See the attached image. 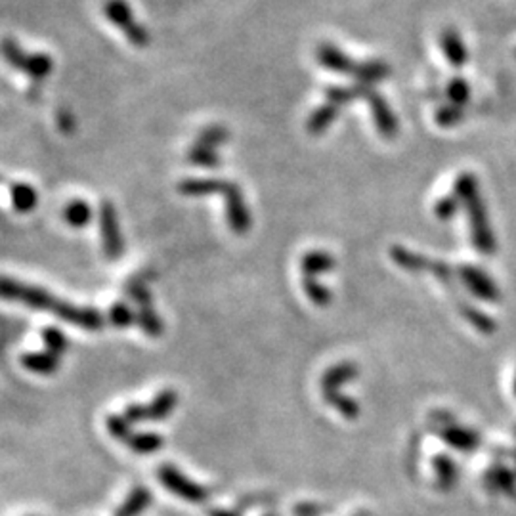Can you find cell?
I'll return each mask as SVG.
<instances>
[{
	"label": "cell",
	"mask_w": 516,
	"mask_h": 516,
	"mask_svg": "<svg viewBox=\"0 0 516 516\" xmlns=\"http://www.w3.org/2000/svg\"><path fill=\"white\" fill-rule=\"evenodd\" d=\"M0 299L27 304L36 310L52 312L56 317L64 319V322L86 331H100L106 324L104 316L94 309H81V306L59 301L52 293L41 287L21 284V281L10 278H0Z\"/></svg>",
	"instance_id": "obj_1"
},
{
	"label": "cell",
	"mask_w": 516,
	"mask_h": 516,
	"mask_svg": "<svg viewBox=\"0 0 516 516\" xmlns=\"http://www.w3.org/2000/svg\"><path fill=\"white\" fill-rule=\"evenodd\" d=\"M178 192L188 198H205V195H223L226 199V216L228 224L233 231L245 233L251 228V215L245 207L241 192L231 182L215 180V178H192L178 184Z\"/></svg>",
	"instance_id": "obj_2"
},
{
	"label": "cell",
	"mask_w": 516,
	"mask_h": 516,
	"mask_svg": "<svg viewBox=\"0 0 516 516\" xmlns=\"http://www.w3.org/2000/svg\"><path fill=\"white\" fill-rule=\"evenodd\" d=\"M0 54L8 61V64L16 71L23 73L29 77L33 86H41V82L51 75L54 69V59L46 52H27L26 48H21L14 39H6L0 43Z\"/></svg>",
	"instance_id": "obj_3"
},
{
	"label": "cell",
	"mask_w": 516,
	"mask_h": 516,
	"mask_svg": "<svg viewBox=\"0 0 516 516\" xmlns=\"http://www.w3.org/2000/svg\"><path fill=\"white\" fill-rule=\"evenodd\" d=\"M104 16L127 36V41L132 46H137V48L150 46L152 35L137 20V16H134V12L127 0H106Z\"/></svg>",
	"instance_id": "obj_4"
},
{
	"label": "cell",
	"mask_w": 516,
	"mask_h": 516,
	"mask_svg": "<svg viewBox=\"0 0 516 516\" xmlns=\"http://www.w3.org/2000/svg\"><path fill=\"white\" fill-rule=\"evenodd\" d=\"M178 403V395L176 390L167 388L161 395L155 396L150 403H132L122 413V417L130 423H145V421H163L167 417L176 410Z\"/></svg>",
	"instance_id": "obj_5"
},
{
	"label": "cell",
	"mask_w": 516,
	"mask_h": 516,
	"mask_svg": "<svg viewBox=\"0 0 516 516\" xmlns=\"http://www.w3.org/2000/svg\"><path fill=\"white\" fill-rule=\"evenodd\" d=\"M100 231L106 256L109 261H119L122 253H125V241H122L115 207L109 201H104L100 207Z\"/></svg>",
	"instance_id": "obj_6"
},
{
	"label": "cell",
	"mask_w": 516,
	"mask_h": 516,
	"mask_svg": "<svg viewBox=\"0 0 516 516\" xmlns=\"http://www.w3.org/2000/svg\"><path fill=\"white\" fill-rule=\"evenodd\" d=\"M21 364L26 370L33 373H41V375H52L58 367H59V356L52 352H27L23 354Z\"/></svg>",
	"instance_id": "obj_7"
},
{
	"label": "cell",
	"mask_w": 516,
	"mask_h": 516,
	"mask_svg": "<svg viewBox=\"0 0 516 516\" xmlns=\"http://www.w3.org/2000/svg\"><path fill=\"white\" fill-rule=\"evenodd\" d=\"M317 61L324 67H329L331 71H337V73H354L356 69L352 61L331 44H322L317 48Z\"/></svg>",
	"instance_id": "obj_8"
},
{
	"label": "cell",
	"mask_w": 516,
	"mask_h": 516,
	"mask_svg": "<svg viewBox=\"0 0 516 516\" xmlns=\"http://www.w3.org/2000/svg\"><path fill=\"white\" fill-rule=\"evenodd\" d=\"M10 198H12V205H14L16 211L21 215L31 213L33 208L36 207V203H39V195H36V190L26 182L12 184Z\"/></svg>",
	"instance_id": "obj_9"
},
{
	"label": "cell",
	"mask_w": 516,
	"mask_h": 516,
	"mask_svg": "<svg viewBox=\"0 0 516 516\" xmlns=\"http://www.w3.org/2000/svg\"><path fill=\"white\" fill-rule=\"evenodd\" d=\"M161 478H163V482L168 488L178 491V494H182V496H186L188 499H201L203 491L198 486H193L192 482H188L186 478H184L176 469H172L170 465H165L163 466V469H161Z\"/></svg>",
	"instance_id": "obj_10"
},
{
	"label": "cell",
	"mask_w": 516,
	"mask_h": 516,
	"mask_svg": "<svg viewBox=\"0 0 516 516\" xmlns=\"http://www.w3.org/2000/svg\"><path fill=\"white\" fill-rule=\"evenodd\" d=\"M440 44H442V51H444L446 58L451 61L453 66L459 67V66L466 64V48L456 31L448 29V31L442 33Z\"/></svg>",
	"instance_id": "obj_11"
},
{
	"label": "cell",
	"mask_w": 516,
	"mask_h": 516,
	"mask_svg": "<svg viewBox=\"0 0 516 516\" xmlns=\"http://www.w3.org/2000/svg\"><path fill=\"white\" fill-rule=\"evenodd\" d=\"M64 220L71 228H84L92 220V208L84 199H73L64 208Z\"/></svg>",
	"instance_id": "obj_12"
},
{
	"label": "cell",
	"mask_w": 516,
	"mask_h": 516,
	"mask_svg": "<svg viewBox=\"0 0 516 516\" xmlns=\"http://www.w3.org/2000/svg\"><path fill=\"white\" fill-rule=\"evenodd\" d=\"M188 161L195 167H203V168H215L220 165V157L218 153L213 150V147H207L195 142V145L190 150L188 153Z\"/></svg>",
	"instance_id": "obj_13"
},
{
	"label": "cell",
	"mask_w": 516,
	"mask_h": 516,
	"mask_svg": "<svg viewBox=\"0 0 516 516\" xmlns=\"http://www.w3.org/2000/svg\"><path fill=\"white\" fill-rule=\"evenodd\" d=\"M129 446L137 453H153L163 446V438L155 433H134Z\"/></svg>",
	"instance_id": "obj_14"
},
{
	"label": "cell",
	"mask_w": 516,
	"mask_h": 516,
	"mask_svg": "<svg viewBox=\"0 0 516 516\" xmlns=\"http://www.w3.org/2000/svg\"><path fill=\"white\" fill-rule=\"evenodd\" d=\"M138 324L145 335H150V337H161L163 335V322H161V317H159V314H155L153 306L140 309Z\"/></svg>",
	"instance_id": "obj_15"
},
{
	"label": "cell",
	"mask_w": 516,
	"mask_h": 516,
	"mask_svg": "<svg viewBox=\"0 0 516 516\" xmlns=\"http://www.w3.org/2000/svg\"><path fill=\"white\" fill-rule=\"evenodd\" d=\"M43 340L46 344V350L56 354V356H61L69 347V340H67L66 333L64 331H59L58 327H44L43 329Z\"/></svg>",
	"instance_id": "obj_16"
},
{
	"label": "cell",
	"mask_w": 516,
	"mask_h": 516,
	"mask_svg": "<svg viewBox=\"0 0 516 516\" xmlns=\"http://www.w3.org/2000/svg\"><path fill=\"white\" fill-rule=\"evenodd\" d=\"M388 67L385 64H380V61H370V64H364V66H356L354 69V75L358 77L362 82H375L379 79H385L388 75Z\"/></svg>",
	"instance_id": "obj_17"
},
{
	"label": "cell",
	"mask_w": 516,
	"mask_h": 516,
	"mask_svg": "<svg viewBox=\"0 0 516 516\" xmlns=\"http://www.w3.org/2000/svg\"><path fill=\"white\" fill-rule=\"evenodd\" d=\"M109 322L115 327H129L134 322H138V314H134L130 310V306H127L125 302H117L112 306V310H109Z\"/></svg>",
	"instance_id": "obj_18"
},
{
	"label": "cell",
	"mask_w": 516,
	"mask_h": 516,
	"mask_svg": "<svg viewBox=\"0 0 516 516\" xmlns=\"http://www.w3.org/2000/svg\"><path fill=\"white\" fill-rule=\"evenodd\" d=\"M230 138V132L224 127H207L205 130L199 132V138L198 144L207 145V147H218L223 145L226 140Z\"/></svg>",
	"instance_id": "obj_19"
},
{
	"label": "cell",
	"mask_w": 516,
	"mask_h": 516,
	"mask_svg": "<svg viewBox=\"0 0 516 516\" xmlns=\"http://www.w3.org/2000/svg\"><path fill=\"white\" fill-rule=\"evenodd\" d=\"M125 289L129 293V297L137 302L140 309H147V306H152V293H150V289H147L144 281H130Z\"/></svg>",
	"instance_id": "obj_20"
},
{
	"label": "cell",
	"mask_w": 516,
	"mask_h": 516,
	"mask_svg": "<svg viewBox=\"0 0 516 516\" xmlns=\"http://www.w3.org/2000/svg\"><path fill=\"white\" fill-rule=\"evenodd\" d=\"M333 117H335V107H322L319 112H316V115L309 122V129H312V132H317L319 129H324Z\"/></svg>",
	"instance_id": "obj_21"
},
{
	"label": "cell",
	"mask_w": 516,
	"mask_h": 516,
	"mask_svg": "<svg viewBox=\"0 0 516 516\" xmlns=\"http://www.w3.org/2000/svg\"><path fill=\"white\" fill-rule=\"evenodd\" d=\"M450 96L453 98L456 102H465L466 96H469V89H466V82L465 81H453L450 86Z\"/></svg>",
	"instance_id": "obj_22"
},
{
	"label": "cell",
	"mask_w": 516,
	"mask_h": 516,
	"mask_svg": "<svg viewBox=\"0 0 516 516\" xmlns=\"http://www.w3.org/2000/svg\"><path fill=\"white\" fill-rule=\"evenodd\" d=\"M58 122H59V129L64 130V132H71V130H73V115H71V113L59 112V115H58Z\"/></svg>",
	"instance_id": "obj_23"
}]
</instances>
